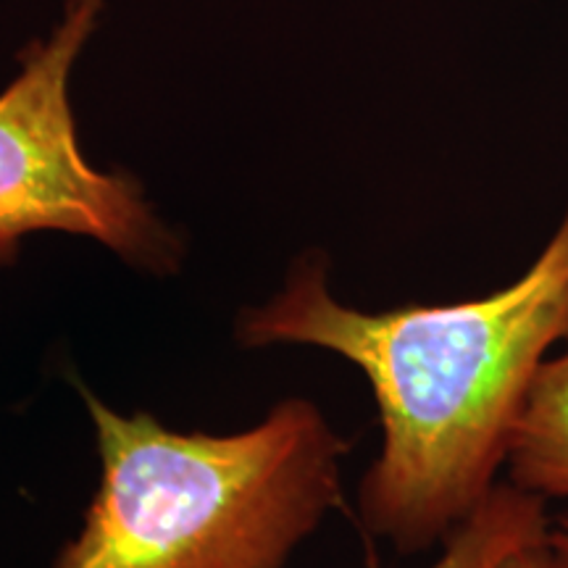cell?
<instances>
[{"label": "cell", "mask_w": 568, "mask_h": 568, "mask_svg": "<svg viewBox=\"0 0 568 568\" xmlns=\"http://www.w3.org/2000/svg\"><path fill=\"white\" fill-rule=\"evenodd\" d=\"M548 545H550L552 558H556L558 568H568V510L550 527Z\"/></svg>", "instance_id": "52a82bcc"}, {"label": "cell", "mask_w": 568, "mask_h": 568, "mask_svg": "<svg viewBox=\"0 0 568 568\" xmlns=\"http://www.w3.org/2000/svg\"><path fill=\"white\" fill-rule=\"evenodd\" d=\"M237 339L322 347L366 376L382 447L358 485L361 524L400 556L437 548L497 487L535 376L568 343V205L495 293L372 314L339 301L329 261L308 253L272 301L240 314Z\"/></svg>", "instance_id": "6da1fadb"}, {"label": "cell", "mask_w": 568, "mask_h": 568, "mask_svg": "<svg viewBox=\"0 0 568 568\" xmlns=\"http://www.w3.org/2000/svg\"><path fill=\"white\" fill-rule=\"evenodd\" d=\"M493 568H558V564L556 558H552L548 539H542V542L524 545V548L508 552V556L497 560Z\"/></svg>", "instance_id": "8992f818"}, {"label": "cell", "mask_w": 568, "mask_h": 568, "mask_svg": "<svg viewBox=\"0 0 568 568\" xmlns=\"http://www.w3.org/2000/svg\"><path fill=\"white\" fill-rule=\"evenodd\" d=\"M550 527L542 497L508 479L497 481L487 500L445 539L435 564L426 568H493L508 552L548 539Z\"/></svg>", "instance_id": "5b68a950"}, {"label": "cell", "mask_w": 568, "mask_h": 568, "mask_svg": "<svg viewBox=\"0 0 568 568\" xmlns=\"http://www.w3.org/2000/svg\"><path fill=\"white\" fill-rule=\"evenodd\" d=\"M80 393L101 485L51 568H287L343 503L347 443L303 397L251 429L205 435Z\"/></svg>", "instance_id": "7a4b0ae2"}, {"label": "cell", "mask_w": 568, "mask_h": 568, "mask_svg": "<svg viewBox=\"0 0 568 568\" xmlns=\"http://www.w3.org/2000/svg\"><path fill=\"white\" fill-rule=\"evenodd\" d=\"M103 0H69L48 40L21 51V71L0 92V266L19 258L34 232L90 237L155 276L180 272L184 245L126 172L84 159L69 74L98 27Z\"/></svg>", "instance_id": "3957f363"}, {"label": "cell", "mask_w": 568, "mask_h": 568, "mask_svg": "<svg viewBox=\"0 0 568 568\" xmlns=\"http://www.w3.org/2000/svg\"><path fill=\"white\" fill-rule=\"evenodd\" d=\"M508 481L548 500H568V343L535 376L508 450Z\"/></svg>", "instance_id": "277c9868"}]
</instances>
